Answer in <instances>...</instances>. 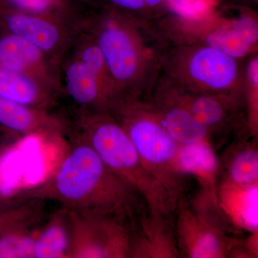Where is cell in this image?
<instances>
[{"instance_id": "cell-25", "label": "cell", "mask_w": 258, "mask_h": 258, "mask_svg": "<svg viewBox=\"0 0 258 258\" xmlns=\"http://www.w3.org/2000/svg\"><path fill=\"white\" fill-rule=\"evenodd\" d=\"M39 200H30L23 205L0 210V233L11 226L42 215Z\"/></svg>"}, {"instance_id": "cell-6", "label": "cell", "mask_w": 258, "mask_h": 258, "mask_svg": "<svg viewBox=\"0 0 258 258\" xmlns=\"http://www.w3.org/2000/svg\"><path fill=\"white\" fill-rule=\"evenodd\" d=\"M63 97L77 113L111 114L121 99L92 36L81 28L59 63Z\"/></svg>"}, {"instance_id": "cell-23", "label": "cell", "mask_w": 258, "mask_h": 258, "mask_svg": "<svg viewBox=\"0 0 258 258\" xmlns=\"http://www.w3.org/2000/svg\"><path fill=\"white\" fill-rule=\"evenodd\" d=\"M121 14L157 21L169 13L166 0H79Z\"/></svg>"}, {"instance_id": "cell-29", "label": "cell", "mask_w": 258, "mask_h": 258, "mask_svg": "<svg viewBox=\"0 0 258 258\" xmlns=\"http://www.w3.org/2000/svg\"><path fill=\"white\" fill-rule=\"evenodd\" d=\"M237 1H238L239 3V1H242V0H237Z\"/></svg>"}, {"instance_id": "cell-11", "label": "cell", "mask_w": 258, "mask_h": 258, "mask_svg": "<svg viewBox=\"0 0 258 258\" xmlns=\"http://www.w3.org/2000/svg\"><path fill=\"white\" fill-rule=\"evenodd\" d=\"M168 79L185 106L199 123L208 130L214 147L221 145L232 135L236 137L250 135L244 101L230 97L191 91Z\"/></svg>"}, {"instance_id": "cell-4", "label": "cell", "mask_w": 258, "mask_h": 258, "mask_svg": "<svg viewBox=\"0 0 258 258\" xmlns=\"http://www.w3.org/2000/svg\"><path fill=\"white\" fill-rule=\"evenodd\" d=\"M171 45L214 47L240 60L258 53L257 13L247 5L216 7L203 14H167L155 21Z\"/></svg>"}, {"instance_id": "cell-19", "label": "cell", "mask_w": 258, "mask_h": 258, "mask_svg": "<svg viewBox=\"0 0 258 258\" xmlns=\"http://www.w3.org/2000/svg\"><path fill=\"white\" fill-rule=\"evenodd\" d=\"M222 161V177L237 184L258 183L257 139L250 135L237 137Z\"/></svg>"}, {"instance_id": "cell-24", "label": "cell", "mask_w": 258, "mask_h": 258, "mask_svg": "<svg viewBox=\"0 0 258 258\" xmlns=\"http://www.w3.org/2000/svg\"><path fill=\"white\" fill-rule=\"evenodd\" d=\"M244 102L249 134L258 137V53L244 60Z\"/></svg>"}, {"instance_id": "cell-21", "label": "cell", "mask_w": 258, "mask_h": 258, "mask_svg": "<svg viewBox=\"0 0 258 258\" xmlns=\"http://www.w3.org/2000/svg\"><path fill=\"white\" fill-rule=\"evenodd\" d=\"M43 215L11 226L0 233V258H34Z\"/></svg>"}, {"instance_id": "cell-17", "label": "cell", "mask_w": 258, "mask_h": 258, "mask_svg": "<svg viewBox=\"0 0 258 258\" xmlns=\"http://www.w3.org/2000/svg\"><path fill=\"white\" fill-rule=\"evenodd\" d=\"M177 164L183 175L191 176L198 181L200 192L217 205L220 161L214 146L208 141L180 144Z\"/></svg>"}, {"instance_id": "cell-8", "label": "cell", "mask_w": 258, "mask_h": 258, "mask_svg": "<svg viewBox=\"0 0 258 258\" xmlns=\"http://www.w3.org/2000/svg\"><path fill=\"white\" fill-rule=\"evenodd\" d=\"M174 215L180 257H230L237 239L229 234L228 223L216 204L200 192L191 200L184 196L178 202Z\"/></svg>"}, {"instance_id": "cell-1", "label": "cell", "mask_w": 258, "mask_h": 258, "mask_svg": "<svg viewBox=\"0 0 258 258\" xmlns=\"http://www.w3.org/2000/svg\"><path fill=\"white\" fill-rule=\"evenodd\" d=\"M81 28L92 36L122 103L149 101L171 47L155 21L80 2Z\"/></svg>"}, {"instance_id": "cell-12", "label": "cell", "mask_w": 258, "mask_h": 258, "mask_svg": "<svg viewBox=\"0 0 258 258\" xmlns=\"http://www.w3.org/2000/svg\"><path fill=\"white\" fill-rule=\"evenodd\" d=\"M149 103L161 124L178 143L208 141L212 144L208 130L185 106L172 83L164 74L154 86Z\"/></svg>"}, {"instance_id": "cell-9", "label": "cell", "mask_w": 258, "mask_h": 258, "mask_svg": "<svg viewBox=\"0 0 258 258\" xmlns=\"http://www.w3.org/2000/svg\"><path fill=\"white\" fill-rule=\"evenodd\" d=\"M69 210L71 258H131L127 224L101 214Z\"/></svg>"}, {"instance_id": "cell-22", "label": "cell", "mask_w": 258, "mask_h": 258, "mask_svg": "<svg viewBox=\"0 0 258 258\" xmlns=\"http://www.w3.org/2000/svg\"><path fill=\"white\" fill-rule=\"evenodd\" d=\"M0 5L21 13L66 20L77 18L79 11L78 0H0Z\"/></svg>"}, {"instance_id": "cell-7", "label": "cell", "mask_w": 258, "mask_h": 258, "mask_svg": "<svg viewBox=\"0 0 258 258\" xmlns=\"http://www.w3.org/2000/svg\"><path fill=\"white\" fill-rule=\"evenodd\" d=\"M244 60L212 47L174 45L166 56L162 74L186 89L244 102Z\"/></svg>"}, {"instance_id": "cell-20", "label": "cell", "mask_w": 258, "mask_h": 258, "mask_svg": "<svg viewBox=\"0 0 258 258\" xmlns=\"http://www.w3.org/2000/svg\"><path fill=\"white\" fill-rule=\"evenodd\" d=\"M69 210L60 207L42 224L34 248V258H71Z\"/></svg>"}, {"instance_id": "cell-13", "label": "cell", "mask_w": 258, "mask_h": 258, "mask_svg": "<svg viewBox=\"0 0 258 258\" xmlns=\"http://www.w3.org/2000/svg\"><path fill=\"white\" fill-rule=\"evenodd\" d=\"M0 66L30 76L63 97L58 64L30 42L1 30Z\"/></svg>"}, {"instance_id": "cell-3", "label": "cell", "mask_w": 258, "mask_h": 258, "mask_svg": "<svg viewBox=\"0 0 258 258\" xmlns=\"http://www.w3.org/2000/svg\"><path fill=\"white\" fill-rule=\"evenodd\" d=\"M71 132L87 142L113 173L143 198L151 211L172 216L176 204L148 170L124 129L108 113H77Z\"/></svg>"}, {"instance_id": "cell-16", "label": "cell", "mask_w": 258, "mask_h": 258, "mask_svg": "<svg viewBox=\"0 0 258 258\" xmlns=\"http://www.w3.org/2000/svg\"><path fill=\"white\" fill-rule=\"evenodd\" d=\"M217 200L227 223L249 233L258 231V183L237 184L220 179Z\"/></svg>"}, {"instance_id": "cell-27", "label": "cell", "mask_w": 258, "mask_h": 258, "mask_svg": "<svg viewBox=\"0 0 258 258\" xmlns=\"http://www.w3.org/2000/svg\"><path fill=\"white\" fill-rule=\"evenodd\" d=\"M257 255L258 231L249 233L245 240L237 239L229 257L257 258Z\"/></svg>"}, {"instance_id": "cell-10", "label": "cell", "mask_w": 258, "mask_h": 258, "mask_svg": "<svg viewBox=\"0 0 258 258\" xmlns=\"http://www.w3.org/2000/svg\"><path fill=\"white\" fill-rule=\"evenodd\" d=\"M80 30L79 16L71 20L50 18L0 5V30L30 42L58 66Z\"/></svg>"}, {"instance_id": "cell-2", "label": "cell", "mask_w": 258, "mask_h": 258, "mask_svg": "<svg viewBox=\"0 0 258 258\" xmlns=\"http://www.w3.org/2000/svg\"><path fill=\"white\" fill-rule=\"evenodd\" d=\"M72 142L57 170L26 191L30 200L57 202L70 210L114 217L131 227L148 208L140 194L117 176L91 146L71 132Z\"/></svg>"}, {"instance_id": "cell-28", "label": "cell", "mask_w": 258, "mask_h": 258, "mask_svg": "<svg viewBox=\"0 0 258 258\" xmlns=\"http://www.w3.org/2000/svg\"><path fill=\"white\" fill-rule=\"evenodd\" d=\"M20 139V137L17 134L0 126V151L8 146L17 143Z\"/></svg>"}, {"instance_id": "cell-5", "label": "cell", "mask_w": 258, "mask_h": 258, "mask_svg": "<svg viewBox=\"0 0 258 258\" xmlns=\"http://www.w3.org/2000/svg\"><path fill=\"white\" fill-rule=\"evenodd\" d=\"M111 115L124 129L148 170L177 205L185 196L186 179L178 168L180 144L161 124L149 101L125 102Z\"/></svg>"}, {"instance_id": "cell-18", "label": "cell", "mask_w": 258, "mask_h": 258, "mask_svg": "<svg viewBox=\"0 0 258 258\" xmlns=\"http://www.w3.org/2000/svg\"><path fill=\"white\" fill-rule=\"evenodd\" d=\"M62 96L37 80L0 66V98L54 111Z\"/></svg>"}, {"instance_id": "cell-15", "label": "cell", "mask_w": 258, "mask_h": 258, "mask_svg": "<svg viewBox=\"0 0 258 258\" xmlns=\"http://www.w3.org/2000/svg\"><path fill=\"white\" fill-rule=\"evenodd\" d=\"M0 126L22 137L69 135L71 120L53 111L0 98Z\"/></svg>"}, {"instance_id": "cell-14", "label": "cell", "mask_w": 258, "mask_h": 258, "mask_svg": "<svg viewBox=\"0 0 258 258\" xmlns=\"http://www.w3.org/2000/svg\"><path fill=\"white\" fill-rule=\"evenodd\" d=\"M130 232L131 258L180 257L171 216L147 208Z\"/></svg>"}, {"instance_id": "cell-26", "label": "cell", "mask_w": 258, "mask_h": 258, "mask_svg": "<svg viewBox=\"0 0 258 258\" xmlns=\"http://www.w3.org/2000/svg\"><path fill=\"white\" fill-rule=\"evenodd\" d=\"M170 14L194 17L203 14L218 5L217 0H166Z\"/></svg>"}]
</instances>
